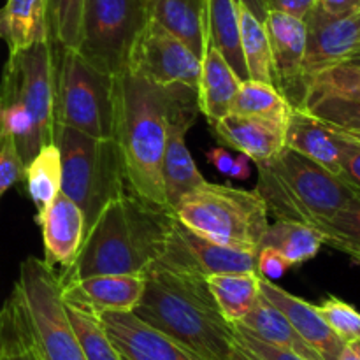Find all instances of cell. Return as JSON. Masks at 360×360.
Masks as SVG:
<instances>
[{"instance_id": "cell-34", "label": "cell", "mask_w": 360, "mask_h": 360, "mask_svg": "<svg viewBox=\"0 0 360 360\" xmlns=\"http://www.w3.org/2000/svg\"><path fill=\"white\" fill-rule=\"evenodd\" d=\"M323 97L360 104V65L341 62L311 74L308 77L306 101Z\"/></svg>"}, {"instance_id": "cell-48", "label": "cell", "mask_w": 360, "mask_h": 360, "mask_svg": "<svg viewBox=\"0 0 360 360\" xmlns=\"http://www.w3.org/2000/svg\"><path fill=\"white\" fill-rule=\"evenodd\" d=\"M336 360H360V348L357 343H347Z\"/></svg>"}, {"instance_id": "cell-16", "label": "cell", "mask_w": 360, "mask_h": 360, "mask_svg": "<svg viewBox=\"0 0 360 360\" xmlns=\"http://www.w3.org/2000/svg\"><path fill=\"white\" fill-rule=\"evenodd\" d=\"M143 290V274H95L62 285V297L65 304L98 316L108 311H134Z\"/></svg>"}, {"instance_id": "cell-3", "label": "cell", "mask_w": 360, "mask_h": 360, "mask_svg": "<svg viewBox=\"0 0 360 360\" xmlns=\"http://www.w3.org/2000/svg\"><path fill=\"white\" fill-rule=\"evenodd\" d=\"M179 86H158L123 70L115 76V139L130 193L169 207L162 178L169 105Z\"/></svg>"}, {"instance_id": "cell-32", "label": "cell", "mask_w": 360, "mask_h": 360, "mask_svg": "<svg viewBox=\"0 0 360 360\" xmlns=\"http://www.w3.org/2000/svg\"><path fill=\"white\" fill-rule=\"evenodd\" d=\"M0 350L7 360H41L14 288L0 311Z\"/></svg>"}, {"instance_id": "cell-15", "label": "cell", "mask_w": 360, "mask_h": 360, "mask_svg": "<svg viewBox=\"0 0 360 360\" xmlns=\"http://www.w3.org/2000/svg\"><path fill=\"white\" fill-rule=\"evenodd\" d=\"M98 319L125 360H207L144 323L132 311H108Z\"/></svg>"}, {"instance_id": "cell-53", "label": "cell", "mask_w": 360, "mask_h": 360, "mask_svg": "<svg viewBox=\"0 0 360 360\" xmlns=\"http://www.w3.org/2000/svg\"><path fill=\"white\" fill-rule=\"evenodd\" d=\"M359 53H360V51H359ZM359 53H357V55H359Z\"/></svg>"}, {"instance_id": "cell-8", "label": "cell", "mask_w": 360, "mask_h": 360, "mask_svg": "<svg viewBox=\"0 0 360 360\" xmlns=\"http://www.w3.org/2000/svg\"><path fill=\"white\" fill-rule=\"evenodd\" d=\"M53 56L55 123L98 139L115 137V76L95 69L74 48L53 42Z\"/></svg>"}, {"instance_id": "cell-33", "label": "cell", "mask_w": 360, "mask_h": 360, "mask_svg": "<svg viewBox=\"0 0 360 360\" xmlns=\"http://www.w3.org/2000/svg\"><path fill=\"white\" fill-rule=\"evenodd\" d=\"M315 231L320 232L323 245L345 253L360 266V190L355 188L347 206Z\"/></svg>"}, {"instance_id": "cell-27", "label": "cell", "mask_w": 360, "mask_h": 360, "mask_svg": "<svg viewBox=\"0 0 360 360\" xmlns=\"http://www.w3.org/2000/svg\"><path fill=\"white\" fill-rule=\"evenodd\" d=\"M206 283L229 323L241 322L260 297V276L257 273L211 274Z\"/></svg>"}, {"instance_id": "cell-12", "label": "cell", "mask_w": 360, "mask_h": 360, "mask_svg": "<svg viewBox=\"0 0 360 360\" xmlns=\"http://www.w3.org/2000/svg\"><path fill=\"white\" fill-rule=\"evenodd\" d=\"M155 266L207 278L221 273H257V250L218 245L172 218L165 248Z\"/></svg>"}, {"instance_id": "cell-28", "label": "cell", "mask_w": 360, "mask_h": 360, "mask_svg": "<svg viewBox=\"0 0 360 360\" xmlns=\"http://www.w3.org/2000/svg\"><path fill=\"white\" fill-rule=\"evenodd\" d=\"M260 246H271L287 259L290 267L301 266L319 255L323 246V239L319 231L304 224L287 220H276L269 225L264 234Z\"/></svg>"}, {"instance_id": "cell-5", "label": "cell", "mask_w": 360, "mask_h": 360, "mask_svg": "<svg viewBox=\"0 0 360 360\" xmlns=\"http://www.w3.org/2000/svg\"><path fill=\"white\" fill-rule=\"evenodd\" d=\"M255 165V190L276 220L315 229L340 213L355 193L340 176L287 146L274 158Z\"/></svg>"}, {"instance_id": "cell-1", "label": "cell", "mask_w": 360, "mask_h": 360, "mask_svg": "<svg viewBox=\"0 0 360 360\" xmlns=\"http://www.w3.org/2000/svg\"><path fill=\"white\" fill-rule=\"evenodd\" d=\"M172 218L171 207L130 192L111 200L84 236L76 260L58 274L60 285L95 274H144L164 252Z\"/></svg>"}, {"instance_id": "cell-17", "label": "cell", "mask_w": 360, "mask_h": 360, "mask_svg": "<svg viewBox=\"0 0 360 360\" xmlns=\"http://www.w3.org/2000/svg\"><path fill=\"white\" fill-rule=\"evenodd\" d=\"M306 25V81L326 67L348 62L360 51V13L347 18H323L311 11Z\"/></svg>"}, {"instance_id": "cell-18", "label": "cell", "mask_w": 360, "mask_h": 360, "mask_svg": "<svg viewBox=\"0 0 360 360\" xmlns=\"http://www.w3.org/2000/svg\"><path fill=\"white\" fill-rule=\"evenodd\" d=\"M35 221L42 229L44 262L53 269L55 266L62 267V271L67 269L76 260L86 236L83 211L60 192L55 200L35 217Z\"/></svg>"}, {"instance_id": "cell-30", "label": "cell", "mask_w": 360, "mask_h": 360, "mask_svg": "<svg viewBox=\"0 0 360 360\" xmlns=\"http://www.w3.org/2000/svg\"><path fill=\"white\" fill-rule=\"evenodd\" d=\"M239 32L248 79L273 84V55L266 25L239 2Z\"/></svg>"}, {"instance_id": "cell-43", "label": "cell", "mask_w": 360, "mask_h": 360, "mask_svg": "<svg viewBox=\"0 0 360 360\" xmlns=\"http://www.w3.org/2000/svg\"><path fill=\"white\" fill-rule=\"evenodd\" d=\"M313 13L323 18H347L360 13V0H316Z\"/></svg>"}, {"instance_id": "cell-31", "label": "cell", "mask_w": 360, "mask_h": 360, "mask_svg": "<svg viewBox=\"0 0 360 360\" xmlns=\"http://www.w3.org/2000/svg\"><path fill=\"white\" fill-rule=\"evenodd\" d=\"M294 109V105L278 91L274 84L246 79L239 86L231 112L288 123Z\"/></svg>"}, {"instance_id": "cell-21", "label": "cell", "mask_w": 360, "mask_h": 360, "mask_svg": "<svg viewBox=\"0 0 360 360\" xmlns=\"http://www.w3.org/2000/svg\"><path fill=\"white\" fill-rule=\"evenodd\" d=\"M243 81L232 70L227 60L211 44L206 46L200 58V76L197 83V104L199 111L211 125L232 111V104Z\"/></svg>"}, {"instance_id": "cell-42", "label": "cell", "mask_w": 360, "mask_h": 360, "mask_svg": "<svg viewBox=\"0 0 360 360\" xmlns=\"http://www.w3.org/2000/svg\"><path fill=\"white\" fill-rule=\"evenodd\" d=\"M338 136V134H336ZM340 137V136H338ZM341 139V174L340 178L348 185L360 190V144Z\"/></svg>"}, {"instance_id": "cell-45", "label": "cell", "mask_w": 360, "mask_h": 360, "mask_svg": "<svg viewBox=\"0 0 360 360\" xmlns=\"http://www.w3.org/2000/svg\"><path fill=\"white\" fill-rule=\"evenodd\" d=\"M206 158L211 165H214V167H217V171L220 172V174L227 176L229 178L232 164H234V157H232V155L229 153L225 148H221V146L211 148V150L206 153Z\"/></svg>"}, {"instance_id": "cell-46", "label": "cell", "mask_w": 360, "mask_h": 360, "mask_svg": "<svg viewBox=\"0 0 360 360\" xmlns=\"http://www.w3.org/2000/svg\"><path fill=\"white\" fill-rule=\"evenodd\" d=\"M250 174H252V158L246 157V155H243V153H239L238 157H234V164H232L229 178L245 181V179L250 178Z\"/></svg>"}, {"instance_id": "cell-49", "label": "cell", "mask_w": 360, "mask_h": 360, "mask_svg": "<svg viewBox=\"0 0 360 360\" xmlns=\"http://www.w3.org/2000/svg\"><path fill=\"white\" fill-rule=\"evenodd\" d=\"M238 341V340H236ZM231 360H259L257 357H253L252 354H250L248 350H245V348L241 347L239 343H236V348H234V354H232Z\"/></svg>"}, {"instance_id": "cell-4", "label": "cell", "mask_w": 360, "mask_h": 360, "mask_svg": "<svg viewBox=\"0 0 360 360\" xmlns=\"http://www.w3.org/2000/svg\"><path fill=\"white\" fill-rule=\"evenodd\" d=\"M55 137L51 39L9 55L0 79V139L14 141L27 165Z\"/></svg>"}, {"instance_id": "cell-40", "label": "cell", "mask_w": 360, "mask_h": 360, "mask_svg": "<svg viewBox=\"0 0 360 360\" xmlns=\"http://www.w3.org/2000/svg\"><path fill=\"white\" fill-rule=\"evenodd\" d=\"M23 176L25 164L14 141L0 139V199L11 186L23 181Z\"/></svg>"}, {"instance_id": "cell-44", "label": "cell", "mask_w": 360, "mask_h": 360, "mask_svg": "<svg viewBox=\"0 0 360 360\" xmlns=\"http://www.w3.org/2000/svg\"><path fill=\"white\" fill-rule=\"evenodd\" d=\"M315 6L316 0H269L271 9L283 11V13L294 14V16L302 18V20L309 16Z\"/></svg>"}, {"instance_id": "cell-2", "label": "cell", "mask_w": 360, "mask_h": 360, "mask_svg": "<svg viewBox=\"0 0 360 360\" xmlns=\"http://www.w3.org/2000/svg\"><path fill=\"white\" fill-rule=\"evenodd\" d=\"M134 315L207 360H231L236 348L234 323L214 302L206 278L151 266Z\"/></svg>"}, {"instance_id": "cell-22", "label": "cell", "mask_w": 360, "mask_h": 360, "mask_svg": "<svg viewBox=\"0 0 360 360\" xmlns=\"http://www.w3.org/2000/svg\"><path fill=\"white\" fill-rule=\"evenodd\" d=\"M148 18L202 58L207 46V0H144Z\"/></svg>"}, {"instance_id": "cell-19", "label": "cell", "mask_w": 360, "mask_h": 360, "mask_svg": "<svg viewBox=\"0 0 360 360\" xmlns=\"http://www.w3.org/2000/svg\"><path fill=\"white\" fill-rule=\"evenodd\" d=\"M260 295L280 309L290 322L295 333L316 352L323 360H336L345 343L327 326L316 306L278 287L274 281L260 278Z\"/></svg>"}, {"instance_id": "cell-50", "label": "cell", "mask_w": 360, "mask_h": 360, "mask_svg": "<svg viewBox=\"0 0 360 360\" xmlns=\"http://www.w3.org/2000/svg\"><path fill=\"white\" fill-rule=\"evenodd\" d=\"M348 62H354V63H357V65H360V53H359V55H355L354 58L348 60Z\"/></svg>"}, {"instance_id": "cell-35", "label": "cell", "mask_w": 360, "mask_h": 360, "mask_svg": "<svg viewBox=\"0 0 360 360\" xmlns=\"http://www.w3.org/2000/svg\"><path fill=\"white\" fill-rule=\"evenodd\" d=\"M302 109L340 137L360 144V104L323 97L309 98Z\"/></svg>"}, {"instance_id": "cell-10", "label": "cell", "mask_w": 360, "mask_h": 360, "mask_svg": "<svg viewBox=\"0 0 360 360\" xmlns=\"http://www.w3.org/2000/svg\"><path fill=\"white\" fill-rule=\"evenodd\" d=\"M144 0H83L77 51L111 76L125 70L134 39L146 25Z\"/></svg>"}, {"instance_id": "cell-52", "label": "cell", "mask_w": 360, "mask_h": 360, "mask_svg": "<svg viewBox=\"0 0 360 360\" xmlns=\"http://www.w3.org/2000/svg\"><path fill=\"white\" fill-rule=\"evenodd\" d=\"M357 345H359V348H360V341H357Z\"/></svg>"}, {"instance_id": "cell-41", "label": "cell", "mask_w": 360, "mask_h": 360, "mask_svg": "<svg viewBox=\"0 0 360 360\" xmlns=\"http://www.w3.org/2000/svg\"><path fill=\"white\" fill-rule=\"evenodd\" d=\"M290 264L278 250L271 246H260L257 250V274L269 281H276L288 271Z\"/></svg>"}, {"instance_id": "cell-39", "label": "cell", "mask_w": 360, "mask_h": 360, "mask_svg": "<svg viewBox=\"0 0 360 360\" xmlns=\"http://www.w3.org/2000/svg\"><path fill=\"white\" fill-rule=\"evenodd\" d=\"M236 329V340L241 345L245 350H248L253 357L259 360H306L295 352L287 350V348L274 347V345L266 343L264 340L257 338L252 330L243 327L241 323H234Z\"/></svg>"}, {"instance_id": "cell-20", "label": "cell", "mask_w": 360, "mask_h": 360, "mask_svg": "<svg viewBox=\"0 0 360 360\" xmlns=\"http://www.w3.org/2000/svg\"><path fill=\"white\" fill-rule=\"evenodd\" d=\"M211 127L220 143L250 157L253 164L271 160L285 148L287 123L229 112Z\"/></svg>"}, {"instance_id": "cell-38", "label": "cell", "mask_w": 360, "mask_h": 360, "mask_svg": "<svg viewBox=\"0 0 360 360\" xmlns=\"http://www.w3.org/2000/svg\"><path fill=\"white\" fill-rule=\"evenodd\" d=\"M316 309L345 345L360 341V313L354 306L338 297H327Z\"/></svg>"}, {"instance_id": "cell-29", "label": "cell", "mask_w": 360, "mask_h": 360, "mask_svg": "<svg viewBox=\"0 0 360 360\" xmlns=\"http://www.w3.org/2000/svg\"><path fill=\"white\" fill-rule=\"evenodd\" d=\"M23 181L27 183V193L37 211L35 217H39L62 190V158L55 143L42 146L25 165Z\"/></svg>"}, {"instance_id": "cell-26", "label": "cell", "mask_w": 360, "mask_h": 360, "mask_svg": "<svg viewBox=\"0 0 360 360\" xmlns=\"http://www.w3.org/2000/svg\"><path fill=\"white\" fill-rule=\"evenodd\" d=\"M243 327L252 330L257 338L264 340L266 343L274 345V347L287 348V350L295 352L297 355L304 357L306 360H323L295 333L294 327L290 326L283 313L278 308H274L267 299L260 295L253 308L250 309L248 315L241 320Z\"/></svg>"}, {"instance_id": "cell-25", "label": "cell", "mask_w": 360, "mask_h": 360, "mask_svg": "<svg viewBox=\"0 0 360 360\" xmlns=\"http://www.w3.org/2000/svg\"><path fill=\"white\" fill-rule=\"evenodd\" d=\"M207 44L227 60L239 79H248L239 32V0H207Z\"/></svg>"}, {"instance_id": "cell-36", "label": "cell", "mask_w": 360, "mask_h": 360, "mask_svg": "<svg viewBox=\"0 0 360 360\" xmlns=\"http://www.w3.org/2000/svg\"><path fill=\"white\" fill-rule=\"evenodd\" d=\"M65 311L86 360H125L111 343L97 315L70 304H65Z\"/></svg>"}, {"instance_id": "cell-11", "label": "cell", "mask_w": 360, "mask_h": 360, "mask_svg": "<svg viewBox=\"0 0 360 360\" xmlns=\"http://www.w3.org/2000/svg\"><path fill=\"white\" fill-rule=\"evenodd\" d=\"M125 70L158 86H188L197 90L200 56L181 39L148 18L130 46Z\"/></svg>"}, {"instance_id": "cell-23", "label": "cell", "mask_w": 360, "mask_h": 360, "mask_svg": "<svg viewBox=\"0 0 360 360\" xmlns=\"http://www.w3.org/2000/svg\"><path fill=\"white\" fill-rule=\"evenodd\" d=\"M285 146L333 174H341V139L304 109H294L292 112L287 123Z\"/></svg>"}, {"instance_id": "cell-37", "label": "cell", "mask_w": 360, "mask_h": 360, "mask_svg": "<svg viewBox=\"0 0 360 360\" xmlns=\"http://www.w3.org/2000/svg\"><path fill=\"white\" fill-rule=\"evenodd\" d=\"M83 0H48L49 39L65 48H77Z\"/></svg>"}, {"instance_id": "cell-24", "label": "cell", "mask_w": 360, "mask_h": 360, "mask_svg": "<svg viewBox=\"0 0 360 360\" xmlns=\"http://www.w3.org/2000/svg\"><path fill=\"white\" fill-rule=\"evenodd\" d=\"M0 39L9 55L49 41L48 0H6L0 7Z\"/></svg>"}, {"instance_id": "cell-47", "label": "cell", "mask_w": 360, "mask_h": 360, "mask_svg": "<svg viewBox=\"0 0 360 360\" xmlns=\"http://www.w3.org/2000/svg\"><path fill=\"white\" fill-rule=\"evenodd\" d=\"M241 4H245L260 21L266 20L267 13H269V0H239Z\"/></svg>"}, {"instance_id": "cell-13", "label": "cell", "mask_w": 360, "mask_h": 360, "mask_svg": "<svg viewBox=\"0 0 360 360\" xmlns=\"http://www.w3.org/2000/svg\"><path fill=\"white\" fill-rule=\"evenodd\" d=\"M197 115V90L179 86L169 105L167 141L162 160V178L169 207L174 206L186 192L206 181L186 146V134L195 125Z\"/></svg>"}, {"instance_id": "cell-51", "label": "cell", "mask_w": 360, "mask_h": 360, "mask_svg": "<svg viewBox=\"0 0 360 360\" xmlns=\"http://www.w3.org/2000/svg\"><path fill=\"white\" fill-rule=\"evenodd\" d=\"M0 360H7V359H6V355H4V352H2V350H0Z\"/></svg>"}, {"instance_id": "cell-14", "label": "cell", "mask_w": 360, "mask_h": 360, "mask_svg": "<svg viewBox=\"0 0 360 360\" xmlns=\"http://www.w3.org/2000/svg\"><path fill=\"white\" fill-rule=\"evenodd\" d=\"M264 25L273 55V84L295 109H302L308 90L304 69L308 49L306 20L283 11L269 9Z\"/></svg>"}, {"instance_id": "cell-6", "label": "cell", "mask_w": 360, "mask_h": 360, "mask_svg": "<svg viewBox=\"0 0 360 360\" xmlns=\"http://www.w3.org/2000/svg\"><path fill=\"white\" fill-rule=\"evenodd\" d=\"M171 210L190 231L232 248L259 250L269 227L266 202L255 188L204 181L186 192Z\"/></svg>"}, {"instance_id": "cell-7", "label": "cell", "mask_w": 360, "mask_h": 360, "mask_svg": "<svg viewBox=\"0 0 360 360\" xmlns=\"http://www.w3.org/2000/svg\"><path fill=\"white\" fill-rule=\"evenodd\" d=\"M55 144L62 158L63 195L79 206L86 232L111 200L127 193L122 153L115 137L98 139L55 123Z\"/></svg>"}, {"instance_id": "cell-9", "label": "cell", "mask_w": 360, "mask_h": 360, "mask_svg": "<svg viewBox=\"0 0 360 360\" xmlns=\"http://www.w3.org/2000/svg\"><path fill=\"white\" fill-rule=\"evenodd\" d=\"M18 292L41 360H86L62 297L58 274L44 260L28 257L20 266Z\"/></svg>"}]
</instances>
